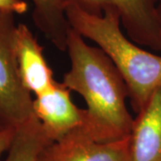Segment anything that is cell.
<instances>
[{"mask_svg":"<svg viewBox=\"0 0 161 161\" xmlns=\"http://www.w3.org/2000/svg\"><path fill=\"white\" fill-rule=\"evenodd\" d=\"M32 18L36 26L58 49L66 50L67 37L71 29L63 0H31Z\"/></svg>","mask_w":161,"mask_h":161,"instance_id":"cell-9","label":"cell"},{"mask_svg":"<svg viewBox=\"0 0 161 161\" xmlns=\"http://www.w3.org/2000/svg\"><path fill=\"white\" fill-rule=\"evenodd\" d=\"M159 0H63L64 9L75 6L101 14L105 10L117 12L127 37L139 46L161 51V31L158 6Z\"/></svg>","mask_w":161,"mask_h":161,"instance_id":"cell-4","label":"cell"},{"mask_svg":"<svg viewBox=\"0 0 161 161\" xmlns=\"http://www.w3.org/2000/svg\"><path fill=\"white\" fill-rule=\"evenodd\" d=\"M16 27L14 14L0 11V115L15 129L34 115L33 99L18 71Z\"/></svg>","mask_w":161,"mask_h":161,"instance_id":"cell-3","label":"cell"},{"mask_svg":"<svg viewBox=\"0 0 161 161\" xmlns=\"http://www.w3.org/2000/svg\"><path fill=\"white\" fill-rule=\"evenodd\" d=\"M28 10V4L24 0H0V11L23 14Z\"/></svg>","mask_w":161,"mask_h":161,"instance_id":"cell-11","label":"cell"},{"mask_svg":"<svg viewBox=\"0 0 161 161\" xmlns=\"http://www.w3.org/2000/svg\"><path fill=\"white\" fill-rule=\"evenodd\" d=\"M65 14L70 27L82 38L95 42L114 64L125 82L128 98L137 114L161 87V56L130 40L113 9L94 14L69 6Z\"/></svg>","mask_w":161,"mask_h":161,"instance_id":"cell-2","label":"cell"},{"mask_svg":"<svg viewBox=\"0 0 161 161\" xmlns=\"http://www.w3.org/2000/svg\"><path fill=\"white\" fill-rule=\"evenodd\" d=\"M16 61L23 86L35 96L47 91L56 80L47 62L43 47L30 28L19 23L15 34Z\"/></svg>","mask_w":161,"mask_h":161,"instance_id":"cell-7","label":"cell"},{"mask_svg":"<svg viewBox=\"0 0 161 161\" xmlns=\"http://www.w3.org/2000/svg\"><path fill=\"white\" fill-rule=\"evenodd\" d=\"M158 18H159V23H160V31H161V0H159V2H158Z\"/></svg>","mask_w":161,"mask_h":161,"instance_id":"cell-13","label":"cell"},{"mask_svg":"<svg viewBox=\"0 0 161 161\" xmlns=\"http://www.w3.org/2000/svg\"><path fill=\"white\" fill-rule=\"evenodd\" d=\"M128 138L100 142L78 127L47 145L37 161H130Z\"/></svg>","mask_w":161,"mask_h":161,"instance_id":"cell-5","label":"cell"},{"mask_svg":"<svg viewBox=\"0 0 161 161\" xmlns=\"http://www.w3.org/2000/svg\"><path fill=\"white\" fill-rule=\"evenodd\" d=\"M69 89L56 80L47 91L33 99V113L51 142L63 138L83 121V109L73 102Z\"/></svg>","mask_w":161,"mask_h":161,"instance_id":"cell-6","label":"cell"},{"mask_svg":"<svg viewBox=\"0 0 161 161\" xmlns=\"http://www.w3.org/2000/svg\"><path fill=\"white\" fill-rule=\"evenodd\" d=\"M128 145L130 161H161V87L133 118Z\"/></svg>","mask_w":161,"mask_h":161,"instance_id":"cell-8","label":"cell"},{"mask_svg":"<svg viewBox=\"0 0 161 161\" xmlns=\"http://www.w3.org/2000/svg\"><path fill=\"white\" fill-rule=\"evenodd\" d=\"M16 129L14 127H6L0 129V157L8 151L14 138Z\"/></svg>","mask_w":161,"mask_h":161,"instance_id":"cell-12","label":"cell"},{"mask_svg":"<svg viewBox=\"0 0 161 161\" xmlns=\"http://www.w3.org/2000/svg\"><path fill=\"white\" fill-rule=\"evenodd\" d=\"M6 127H8L6 125V123L4 122L3 120V118L1 117V115H0V129H3V128H6Z\"/></svg>","mask_w":161,"mask_h":161,"instance_id":"cell-14","label":"cell"},{"mask_svg":"<svg viewBox=\"0 0 161 161\" xmlns=\"http://www.w3.org/2000/svg\"><path fill=\"white\" fill-rule=\"evenodd\" d=\"M51 142L34 115L16 128L6 161H37L42 150Z\"/></svg>","mask_w":161,"mask_h":161,"instance_id":"cell-10","label":"cell"},{"mask_svg":"<svg viewBox=\"0 0 161 161\" xmlns=\"http://www.w3.org/2000/svg\"><path fill=\"white\" fill-rule=\"evenodd\" d=\"M66 51L71 65L62 83L80 94L87 105L80 129L100 142L128 138L133 118L126 106L125 82L114 64L99 47L89 45L72 28Z\"/></svg>","mask_w":161,"mask_h":161,"instance_id":"cell-1","label":"cell"}]
</instances>
